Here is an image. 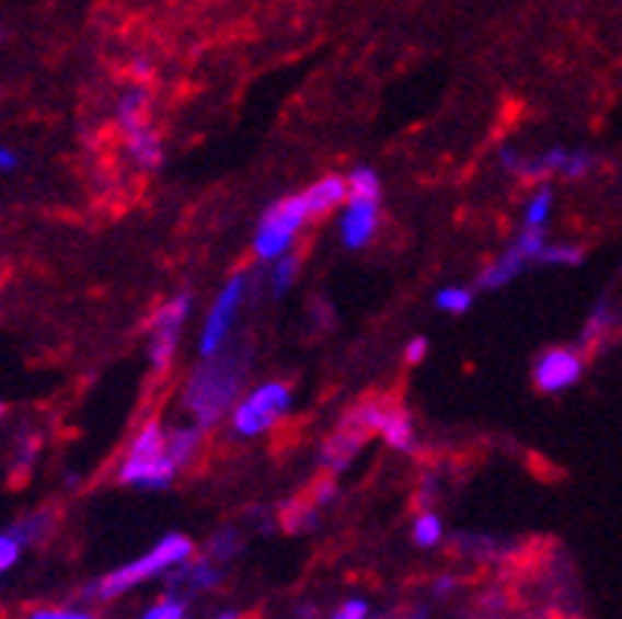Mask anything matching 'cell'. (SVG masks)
I'll return each instance as SVG.
<instances>
[{
  "label": "cell",
  "instance_id": "cell-31",
  "mask_svg": "<svg viewBox=\"0 0 622 619\" xmlns=\"http://www.w3.org/2000/svg\"><path fill=\"white\" fill-rule=\"evenodd\" d=\"M20 162H23V159H20V152H16V149H10V146H0V171H3V174L16 171V168H20Z\"/></svg>",
  "mask_w": 622,
  "mask_h": 619
},
{
  "label": "cell",
  "instance_id": "cell-1",
  "mask_svg": "<svg viewBox=\"0 0 622 619\" xmlns=\"http://www.w3.org/2000/svg\"><path fill=\"white\" fill-rule=\"evenodd\" d=\"M246 374H250V351L244 345H224L216 357H206L184 386V408L193 424L203 431L221 424L234 404L241 402Z\"/></svg>",
  "mask_w": 622,
  "mask_h": 619
},
{
  "label": "cell",
  "instance_id": "cell-25",
  "mask_svg": "<svg viewBox=\"0 0 622 619\" xmlns=\"http://www.w3.org/2000/svg\"><path fill=\"white\" fill-rule=\"evenodd\" d=\"M20 557H23V543L10 535V528L0 531V572L13 569V565L20 563Z\"/></svg>",
  "mask_w": 622,
  "mask_h": 619
},
{
  "label": "cell",
  "instance_id": "cell-10",
  "mask_svg": "<svg viewBox=\"0 0 622 619\" xmlns=\"http://www.w3.org/2000/svg\"><path fill=\"white\" fill-rule=\"evenodd\" d=\"M379 228V203L373 199H348L342 209V221H338V238L342 247L348 250H364L367 243L377 238Z\"/></svg>",
  "mask_w": 622,
  "mask_h": 619
},
{
  "label": "cell",
  "instance_id": "cell-24",
  "mask_svg": "<svg viewBox=\"0 0 622 619\" xmlns=\"http://www.w3.org/2000/svg\"><path fill=\"white\" fill-rule=\"evenodd\" d=\"M595 168V159H591V152H581V149H568V159H566V168H563V177L568 181H578V177H585L588 171Z\"/></svg>",
  "mask_w": 622,
  "mask_h": 619
},
{
  "label": "cell",
  "instance_id": "cell-15",
  "mask_svg": "<svg viewBox=\"0 0 622 619\" xmlns=\"http://www.w3.org/2000/svg\"><path fill=\"white\" fill-rule=\"evenodd\" d=\"M51 531H55V515H51V512H32V515L20 518V521L10 528V535L20 540L23 547L45 540Z\"/></svg>",
  "mask_w": 622,
  "mask_h": 619
},
{
  "label": "cell",
  "instance_id": "cell-5",
  "mask_svg": "<svg viewBox=\"0 0 622 619\" xmlns=\"http://www.w3.org/2000/svg\"><path fill=\"white\" fill-rule=\"evenodd\" d=\"M307 221H313V218L307 213V203H303L300 193L272 203L269 209H266V216L260 218V225H256L253 256H256L260 263H275L278 256L291 253V250H295V241H298V234L303 231Z\"/></svg>",
  "mask_w": 622,
  "mask_h": 619
},
{
  "label": "cell",
  "instance_id": "cell-14",
  "mask_svg": "<svg viewBox=\"0 0 622 619\" xmlns=\"http://www.w3.org/2000/svg\"><path fill=\"white\" fill-rule=\"evenodd\" d=\"M203 439H206V431L199 424L177 427L174 433H168V458L177 465V471L196 461V456L203 452Z\"/></svg>",
  "mask_w": 622,
  "mask_h": 619
},
{
  "label": "cell",
  "instance_id": "cell-12",
  "mask_svg": "<svg viewBox=\"0 0 622 619\" xmlns=\"http://www.w3.org/2000/svg\"><path fill=\"white\" fill-rule=\"evenodd\" d=\"M300 196L307 203L310 218L329 216L332 209H338V206L348 203V181L342 174H325L323 181H316L313 187H307Z\"/></svg>",
  "mask_w": 622,
  "mask_h": 619
},
{
  "label": "cell",
  "instance_id": "cell-9",
  "mask_svg": "<svg viewBox=\"0 0 622 619\" xmlns=\"http://www.w3.org/2000/svg\"><path fill=\"white\" fill-rule=\"evenodd\" d=\"M585 374V357L575 348H546L534 364V386L543 396L572 389Z\"/></svg>",
  "mask_w": 622,
  "mask_h": 619
},
{
  "label": "cell",
  "instance_id": "cell-29",
  "mask_svg": "<svg viewBox=\"0 0 622 619\" xmlns=\"http://www.w3.org/2000/svg\"><path fill=\"white\" fill-rule=\"evenodd\" d=\"M370 614V607H367V600H360V597H352V600H345L335 614L329 619H367Z\"/></svg>",
  "mask_w": 622,
  "mask_h": 619
},
{
  "label": "cell",
  "instance_id": "cell-4",
  "mask_svg": "<svg viewBox=\"0 0 622 619\" xmlns=\"http://www.w3.org/2000/svg\"><path fill=\"white\" fill-rule=\"evenodd\" d=\"M146 108H149V92L142 85H134L117 99V114L114 117H117V130L124 136L127 156L134 159L136 168L156 171L164 162V146L162 136L152 130Z\"/></svg>",
  "mask_w": 622,
  "mask_h": 619
},
{
  "label": "cell",
  "instance_id": "cell-22",
  "mask_svg": "<svg viewBox=\"0 0 622 619\" xmlns=\"http://www.w3.org/2000/svg\"><path fill=\"white\" fill-rule=\"evenodd\" d=\"M139 619H187V604H184V597L168 594L162 600H156Z\"/></svg>",
  "mask_w": 622,
  "mask_h": 619
},
{
  "label": "cell",
  "instance_id": "cell-16",
  "mask_svg": "<svg viewBox=\"0 0 622 619\" xmlns=\"http://www.w3.org/2000/svg\"><path fill=\"white\" fill-rule=\"evenodd\" d=\"M300 275V256L291 250L285 256H278L275 263H269V288L275 297H285Z\"/></svg>",
  "mask_w": 622,
  "mask_h": 619
},
{
  "label": "cell",
  "instance_id": "cell-30",
  "mask_svg": "<svg viewBox=\"0 0 622 619\" xmlns=\"http://www.w3.org/2000/svg\"><path fill=\"white\" fill-rule=\"evenodd\" d=\"M234 550H238V543H234L231 535H218V538H212V543H209V560L221 563V560H228Z\"/></svg>",
  "mask_w": 622,
  "mask_h": 619
},
{
  "label": "cell",
  "instance_id": "cell-33",
  "mask_svg": "<svg viewBox=\"0 0 622 619\" xmlns=\"http://www.w3.org/2000/svg\"><path fill=\"white\" fill-rule=\"evenodd\" d=\"M452 585H456V578H442V582H436V594H449L452 592Z\"/></svg>",
  "mask_w": 622,
  "mask_h": 619
},
{
  "label": "cell",
  "instance_id": "cell-34",
  "mask_svg": "<svg viewBox=\"0 0 622 619\" xmlns=\"http://www.w3.org/2000/svg\"><path fill=\"white\" fill-rule=\"evenodd\" d=\"M212 619H241V614H238V610H221V614H216Z\"/></svg>",
  "mask_w": 622,
  "mask_h": 619
},
{
  "label": "cell",
  "instance_id": "cell-26",
  "mask_svg": "<svg viewBox=\"0 0 622 619\" xmlns=\"http://www.w3.org/2000/svg\"><path fill=\"white\" fill-rule=\"evenodd\" d=\"M26 619H95L89 610H70V607H35Z\"/></svg>",
  "mask_w": 622,
  "mask_h": 619
},
{
  "label": "cell",
  "instance_id": "cell-35",
  "mask_svg": "<svg viewBox=\"0 0 622 619\" xmlns=\"http://www.w3.org/2000/svg\"><path fill=\"white\" fill-rule=\"evenodd\" d=\"M0 417H3V402H0Z\"/></svg>",
  "mask_w": 622,
  "mask_h": 619
},
{
  "label": "cell",
  "instance_id": "cell-18",
  "mask_svg": "<svg viewBox=\"0 0 622 619\" xmlns=\"http://www.w3.org/2000/svg\"><path fill=\"white\" fill-rule=\"evenodd\" d=\"M553 203H556L553 187L543 184V187L534 190L531 199H528V206H525V228H528V231H543L550 216H553Z\"/></svg>",
  "mask_w": 622,
  "mask_h": 619
},
{
  "label": "cell",
  "instance_id": "cell-28",
  "mask_svg": "<svg viewBox=\"0 0 622 619\" xmlns=\"http://www.w3.org/2000/svg\"><path fill=\"white\" fill-rule=\"evenodd\" d=\"M430 354V339L427 335H414L405 345V360L407 364H424Z\"/></svg>",
  "mask_w": 622,
  "mask_h": 619
},
{
  "label": "cell",
  "instance_id": "cell-11",
  "mask_svg": "<svg viewBox=\"0 0 622 619\" xmlns=\"http://www.w3.org/2000/svg\"><path fill=\"white\" fill-rule=\"evenodd\" d=\"M370 439V433H364L348 417L342 421V427L325 439L323 446V465L329 471H345L352 465L357 452L364 449V443Z\"/></svg>",
  "mask_w": 622,
  "mask_h": 619
},
{
  "label": "cell",
  "instance_id": "cell-20",
  "mask_svg": "<svg viewBox=\"0 0 622 619\" xmlns=\"http://www.w3.org/2000/svg\"><path fill=\"white\" fill-rule=\"evenodd\" d=\"M434 300L442 313L461 317V313H468V310H471V303H474V291H471V288H464V285H446L442 291H436Z\"/></svg>",
  "mask_w": 622,
  "mask_h": 619
},
{
  "label": "cell",
  "instance_id": "cell-7",
  "mask_svg": "<svg viewBox=\"0 0 622 619\" xmlns=\"http://www.w3.org/2000/svg\"><path fill=\"white\" fill-rule=\"evenodd\" d=\"M246 291H250V275H246V272L231 275V278L221 285V291L216 295L212 307H209V313H206V320H203L199 342H196V351H199L203 360H206V357H216L218 351L228 345L231 325H234L238 313H241V307H244Z\"/></svg>",
  "mask_w": 622,
  "mask_h": 619
},
{
  "label": "cell",
  "instance_id": "cell-13",
  "mask_svg": "<svg viewBox=\"0 0 622 619\" xmlns=\"http://www.w3.org/2000/svg\"><path fill=\"white\" fill-rule=\"evenodd\" d=\"M525 266H528L525 256H521L515 247H509V250H503L496 260H489L487 266L481 270V275H477V288H481V291H499V288H506L509 282H515Z\"/></svg>",
  "mask_w": 622,
  "mask_h": 619
},
{
  "label": "cell",
  "instance_id": "cell-6",
  "mask_svg": "<svg viewBox=\"0 0 622 619\" xmlns=\"http://www.w3.org/2000/svg\"><path fill=\"white\" fill-rule=\"evenodd\" d=\"M291 386L281 379H269L256 389H250L231 411V431L241 439H253L269 433L288 411H291Z\"/></svg>",
  "mask_w": 622,
  "mask_h": 619
},
{
  "label": "cell",
  "instance_id": "cell-8",
  "mask_svg": "<svg viewBox=\"0 0 622 619\" xmlns=\"http://www.w3.org/2000/svg\"><path fill=\"white\" fill-rule=\"evenodd\" d=\"M189 310H193V295L181 291V295L168 297L149 323V360L159 374L171 367L174 354L181 348V332L189 320Z\"/></svg>",
  "mask_w": 622,
  "mask_h": 619
},
{
  "label": "cell",
  "instance_id": "cell-19",
  "mask_svg": "<svg viewBox=\"0 0 622 619\" xmlns=\"http://www.w3.org/2000/svg\"><path fill=\"white\" fill-rule=\"evenodd\" d=\"M442 535H446V525H442V518H439L434 509H424L414 518V525H411V540H414L421 550L439 547Z\"/></svg>",
  "mask_w": 622,
  "mask_h": 619
},
{
  "label": "cell",
  "instance_id": "cell-3",
  "mask_svg": "<svg viewBox=\"0 0 622 619\" xmlns=\"http://www.w3.org/2000/svg\"><path fill=\"white\" fill-rule=\"evenodd\" d=\"M193 557V540L187 535H168L152 550H146L142 557H136L130 563H124L120 569H114L108 575H102L95 585H89L85 594L99 597V600H114L120 594H127L136 585L156 578V575H168L171 569H177L181 563H187Z\"/></svg>",
  "mask_w": 622,
  "mask_h": 619
},
{
  "label": "cell",
  "instance_id": "cell-27",
  "mask_svg": "<svg viewBox=\"0 0 622 619\" xmlns=\"http://www.w3.org/2000/svg\"><path fill=\"white\" fill-rule=\"evenodd\" d=\"M310 500H313V506H316V509L332 506V503L338 500V484H335V481H320V484L313 486Z\"/></svg>",
  "mask_w": 622,
  "mask_h": 619
},
{
  "label": "cell",
  "instance_id": "cell-17",
  "mask_svg": "<svg viewBox=\"0 0 622 619\" xmlns=\"http://www.w3.org/2000/svg\"><path fill=\"white\" fill-rule=\"evenodd\" d=\"M345 181H348V199H373V203H379L382 181H379V174L370 164H357V168H352V171L345 174Z\"/></svg>",
  "mask_w": 622,
  "mask_h": 619
},
{
  "label": "cell",
  "instance_id": "cell-2",
  "mask_svg": "<svg viewBox=\"0 0 622 619\" xmlns=\"http://www.w3.org/2000/svg\"><path fill=\"white\" fill-rule=\"evenodd\" d=\"M177 478V465L168 458V431L162 421H146L130 439L117 465V481L136 490H168Z\"/></svg>",
  "mask_w": 622,
  "mask_h": 619
},
{
  "label": "cell",
  "instance_id": "cell-21",
  "mask_svg": "<svg viewBox=\"0 0 622 619\" xmlns=\"http://www.w3.org/2000/svg\"><path fill=\"white\" fill-rule=\"evenodd\" d=\"M585 260V250L581 247H572V243H546L541 253L543 266H578Z\"/></svg>",
  "mask_w": 622,
  "mask_h": 619
},
{
  "label": "cell",
  "instance_id": "cell-32",
  "mask_svg": "<svg viewBox=\"0 0 622 619\" xmlns=\"http://www.w3.org/2000/svg\"><path fill=\"white\" fill-rule=\"evenodd\" d=\"M134 73L139 77V80L146 82L149 77H152V67H149V60H136L134 64Z\"/></svg>",
  "mask_w": 622,
  "mask_h": 619
},
{
  "label": "cell",
  "instance_id": "cell-23",
  "mask_svg": "<svg viewBox=\"0 0 622 619\" xmlns=\"http://www.w3.org/2000/svg\"><path fill=\"white\" fill-rule=\"evenodd\" d=\"M512 247L525 256V263H538L543 247H546V238H543V231H528V228H521V234L515 238Z\"/></svg>",
  "mask_w": 622,
  "mask_h": 619
}]
</instances>
